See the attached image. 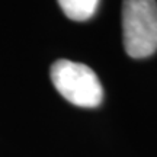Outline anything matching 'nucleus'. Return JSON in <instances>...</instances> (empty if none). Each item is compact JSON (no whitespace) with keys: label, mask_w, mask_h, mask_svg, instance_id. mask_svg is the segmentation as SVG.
Returning a JSON list of instances; mask_svg holds the SVG:
<instances>
[{"label":"nucleus","mask_w":157,"mask_h":157,"mask_svg":"<svg viewBox=\"0 0 157 157\" xmlns=\"http://www.w3.org/2000/svg\"><path fill=\"white\" fill-rule=\"evenodd\" d=\"M122 38L129 57L146 58L157 51V2L124 0Z\"/></svg>","instance_id":"1"},{"label":"nucleus","mask_w":157,"mask_h":157,"mask_svg":"<svg viewBox=\"0 0 157 157\" xmlns=\"http://www.w3.org/2000/svg\"><path fill=\"white\" fill-rule=\"evenodd\" d=\"M51 82L60 95L80 108H96L103 99L101 80L90 67L70 60H58L51 66Z\"/></svg>","instance_id":"2"},{"label":"nucleus","mask_w":157,"mask_h":157,"mask_svg":"<svg viewBox=\"0 0 157 157\" xmlns=\"http://www.w3.org/2000/svg\"><path fill=\"white\" fill-rule=\"evenodd\" d=\"M63 13L76 22H84L98 10L99 0H58Z\"/></svg>","instance_id":"3"}]
</instances>
